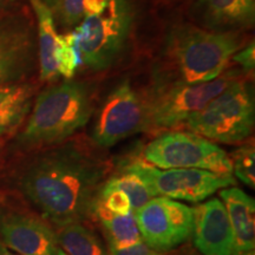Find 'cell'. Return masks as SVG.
<instances>
[{"mask_svg":"<svg viewBox=\"0 0 255 255\" xmlns=\"http://www.w3.org/2000/svg\"><path fill=\"white\" fill-rule=\"evenodd\" d=\"M110 171L109 159L90 144L68 139L53 145L25 169L20 188L41 215L60 228L94 215Z\"/></svg>","mask_w":255,"mask_h":255,"instance_id":"obj_1","label":"cell"},{"mask_svg":"<svg viewBox=\"0 0 255 255\" xmlns=\"http://www.w3.org/2000/svg\"><path fill=\"white\" fill-rule=\"evenodd\" d=\"M240 33L218 32L181 23L168 32L163 46L165 71L155 79L203 83L220 77L232 56L241 49Z\"/></svg>","mask_w":255,"mask_h":255,"instance_id":"obj_2","label":"cell"},{"mask_svg":"<svg viewBox=\"0 0 255 255\" xmlns=\"http://www.w3.org/2000/svg\"><path fill=\"white\" fill-rule=\"evenodd\" d=\"M95 87L89 82L64 79L37 95L30 116L18 137L27 148L53 146L68 141L95 114Z\"/></svg>","mask_w":255,"mask_h":255,"instance_id":"obj_3","label":"cell"},{"mask_svg":"<svg viewBox=\"0 0 255 255\" xmlns=\"http://www.w3.org/2000/svg\"><path fill=\"white\" fill-rule=\"evenodd\" d=\"M135 17L131 0H111L100 13L85 15L70 31L83 65L94 72L113 68L127 51Z\"/></svg>","mask_w":255,"mask_h":255,"instance_id":"obj_4","label":"cell"},{"mask_svg":"<svg viewBox=\"0 0 255 255\" xmlns=\"http://www.w3.org/2000/svg\"><path fill=\"white\" fill-rule=\"evenodd\" d=\"M253 88L247 79L235 78L184 126L212 142L235 144L247 139L254 129Z\"/></svg>","mask_w":255,"mask_h":255,"instance_id":"obj_5","label":"cell"},{"mask_svg":"<svg viewBox=\"0 0 255 255\" xmlns=\"http://www.w3.org/2000/svg\"><path fill=\"white\" fill-rule=\"evenodd\" d=\"M238 78L225 73L210 82L180 83L155 79L148 94L143 95L146 111V131L169 130L184 126L191 115L202 109L227 85Z\"/></svg>","mask_w":255,"mask_h":255,"instance_id":"obj_6","label":"cell"},{"mask_svg":"<svg viewBox=\"0 0 255 255\" xmlns=\"http://www.w3.org/2000/svg\"><path fill=\"white\" fill-rule=\"evenodd\" d=\"M142 158L161 169H201L218 174L233 173L229 155L215 142L195 132L168 131L148 143Z\"/></svg>","mask_w":255,"mask_h":255,"instance_id":"obj_7","label":"cell"},{"mask_svg":"<svg viewBox=\"0 0 255 255\" xmlns=\"http://www.w3.org/2000/svg\"><path fill=\"white\" fill-rule=\"evenodd\" d=\"M121 169L135 174L155 196L200 203L220 189L237 183L229 174H218L201 169H161L142 157L131 159Z\"/></svg>","mask_w":255,"mask_h":255,"instance_id":"obj_8","label":"cell"},{"mask_svg":"<svg viewBox=\"0 0 255 255\" xmlns=\"http://www.w3.org/2000/svg\"><path fill=\"white\" fill-rule=\"evenodd\" d=\"M146 131L145 102L130 79L117 83L96 111L91 139L100 148H110L128 137Z\"/></svg>","mask_w":255,"mask_h":255,"instance_id":"obj_9","label":"cell"},{"mask_svg":"<svg viewBox=\"0 0 255 255\" xmlns=\"http://www.w3.org/2000/svg\"><path fill=\"white\" fill-rule=\"evenodd\" d=\"M132 213L142 241L161 253L180 246L193 235V209L176 200L156 196Z\"/></svg>","mask_w":255,"mask_h":255,"instance_id":"obj_10","label":"cell"},{"mask_svg":"<svg viewBox=\"0 0 255 255\" xmlns=\"http://www.w3.org/2000/svg\"><path fill=\"white\" fill-rule=\"evenodd\" d=\"M37 63L34 24L24 14H0V87L24 83Z\"/></svg>","mask_w":255,"mask_h":255,"instance_id":"obj_11","label":"cell"},{"mask_svg":"<svg viewBox=\"0 0 255 255\" xmlns=\"http://www.w3.org/2000/svg\"><path fill=\"white\" fill-rule=\"evenodd\" d=\"M2 244L19 255H57L56 233L39 218L24 213L0 214Z\"/></svg>","mask_w":255,"mask_h":255,"instance_id":"obj_12","label":"cell"},{"mask_svg":"<svg viewBox=\"0 0 255 255\" xmlns=\"http://www.w3.org/2000/svg\"><path fill=\"white\" fill-rule=\"evenodd\" d=\"M194 244L202 255H233L234 238L227 210L219 199L193 208Z\"/></svg>","mask_w":255,"mask_h":255,"instance_id":"obj_13","label":"cell"},{"mask_svg":"<svg viewBox=\"0 0 255 255\" xmlns=\"http://www.w3.org/2000/svg\"><path fill=\"white\" fill-rule=\"evenodd\" d=\"M194 11L203 28L212 31L240 33L255 23V0H197Z\"/></svg>","mask_w":255,"mask_h":255,"instance_id":"obj_14","label":"cell"},{"mask_svg":"<svg viewBox=\"0 0 255 255\" xmlns=\"http://www.w3.org/2000/svg\"><path fill=\"white\" fill-rule=\"evenodd\" d=\"M223 205L231 223L234 248L233 255H245L255 248V201L244 190L228 187L221 190Z\"/></svg>","mask_w":255,"mask_h":255,"instance_id":"obj_15","label":"cell"},{"mask_svg":"<svg viewBox=\"0 0 255 255\" xmlns=\"http://www.w3.org/2000/svg\"><path fill=\"white\" fill-rule=\"evenodd\" d=\"M34 101V87L19 83L0 87V138L14 132L27 115Z\"/></svg>","mask_w":255,"mask_h":255,"instance_id":"obj_16","label":"cell"},{"mask_svg":"<svg viewBox=\"0 0 255 255\" xmlns=\"http://www.w3.org/2000/svg\"><path fill=\"white\" fill-rule=\"evenodd\" d=\"M28 2L33 8L37 19L36 28L40 79L44 82H55L59 78L53 59L55 41L58 36L56 19L43 0H28Z\"/></svg>","mask_w":255,"mask_h":255,"instance_id":"obj_17","label":"cell"},{"mask_svg":"<svg viewBox=\"0 0 255 255\" xmlns=\"http://www.w3.org/2000/svg\"><path fill=\"white\" fill-rule=\"evenodd\" d=\"M56 235L58 246L68 255H113L100 235L83 222L63 226Z\"/></svg>","mask_w":255,"mask_h":255,"instance_id":"obj_18","label":"cell"},{"mask_svg":"<svg viewBox=\"0 0 255 255\" xmlns=\"http://www.w3.org/2000/svg\"><path fill=\"white\" fill-rule=\"evenodd\" d=\"M94 216L98 218L103 226L110 247H130L142 241L133 213L128 215L115 214L97 200L94 208Z\"/></svg>","mask_w":255,"mask_h":255,"instance_id":"obj_19","label":"cell"},{"mask_svg":"<svg viewBox=\"0 0 255 255\" xmlns=\"http://www.w3.org/2000/svg\"><path fill=\"white\" fill-rule=\"evenodd\" d=\"M104 184L123 190L131 202L132 210L138 209L156 197L141 178L124 169H120L119 173L109 176Z\"/></svg>","mask_w":255,"mask_h":255,"instance_id":"obj_20","label":"cell"},{"mask_svg":"<svg viewBox=\"0 0 255 255\" xmlns=\"http://www.w3.org/2000/svg\"><path fill=\"white\" fill-rule=\"evenodd\" d=\"M53 59L59 77L64 79H72L75 77V73L82 63L70 31L64 34L58 33L57 36L53 49Z\"/></svg>","mask_w":255,"mask_h":255,"instance_id":"obj_21","label":"cell"},{"mask_svg":"<svg viewBox=\"0 0 255 255\" xmlns=\"http://www.w3.org/2000/svg\"><path fill=\"white\" fill-rule=\"evenodd\" d=\"M233 173L246 186L255 188V151L254 146L246 144L239 148L229 156Z\"/></svg>","mask_w":255,"mask_h":255,"instance_id":"obj_22","label":"cell"},{"mask_svg":"<svg viewBox=\"0 0 255 255\" xmlns=\"http://www.w3.org/2000/svg\"><path fill=\"white\" fill-rule=\"evenodd\" d=\"M98 201L111 213L119 215H128L132 213L131 202L123 190L104 184L101 189Z\"/></svg>","mask_w":255,"mask_h":255,"instance_id":"obj_23","label":"cell"},{"mask_svg":"<svg viewBox=\"0 0 255 255\" xmlns=\"http://www.w3.org/2000/svg\"><path fill=\"white\" fill-rule=\"evenodd\" d=\"M84 0H62L60 2L59 13L57 19H59L62 26L66 31H72L84 18Z\"/></svg>","mask_w":255,"mask_h":255,"instance_id":"obj_24","label":"cell"},{"mask_svg":"<svg viewBox=\"0 0 255 255\" xmlns=\"http://www.w3.org/2000/svg\"><path fill=\"white\" fill-rule=\"evenodd\" d=\"M232 60L237 63L242 69V71L252 73L255 68V46L254 40H252L248 45L244 49H239L234 55L232 56Z\"/></svg>","mask_w":255,"mask_h":255,"instance_id":"obj_25","label":"cell"},{"mask_svg":"<svg viewBox=\"0 0 255 255\" xmlns=\"http://www.w3.org/2000/svg\"><path fill=\"white\" fill-rule=\"evenodd\" d=\"M110 247V246H109ZM111 254L113 255H162L161 252L152 250L149 246H146L143 241L137 242L130 247L124 248H115L110 247Z\"/></svg>","mask_w":255,"mask_h":255,"instance_id":"obj_26","label":"cell"},{"mask_svg":"<svg viewBox=\"0 0 255 255\" xmlns=\"http://www.w3.org/2000/svg\"><path fill=\"white\" fill-rule=\"evenodd\" d=\"M45 2V5L49 7V9L52 12L53 17L57 19V15L59 13V8H60V2L62 0H43Z\"/></svg>","mask_w":255,"mask_h":255,"instance_id":"obj_27","label":"cell"},{"mask_svg":"<svg viewBox=\"0 0 255 255\" xmlns=\"http://www.w3.org/2000/svg\"><path fill=\"white\" fill-rule=\"evenodd\" d=\"M15 4V0H0V14L6 13L8 8Z\"/></svg>","mask_w":255,"mask_h":255,"instance_id":"obj_28","label":"cell"},{"mask_svg":"<svg viewBox=\"0 0 255 255\" xmlns=\"http://www.w3.org/2000/svg\"><path fill=\"white\" fill-rule=\"evenodd\" d=\"M0 255H19V254L9 250V248L6 247L4 244H0Z\"/></svg>","mask_w":255,"mask_h":255,"instance_id":"obj_29","label":"cell"},{"mask_svg":"<svg viewBox=\"0 0 255 255\" xmlns=\"http://www.w3.org/2000/svg\"><path fill=\"white\" fill-rule=\"evenodd\" d=\"M57 255H68L66 253H64V252L62 250H58V252H57Z\"/></svg>","mask_w":255,"mask_h":255,"instance_id":"obj_30","label":"cell"},{"mask_svg":"<svg viewBox=\"0 0 255 255\" xmlns=\"http://www.w3.org/2000/svg\"><path fill=\"white\" fill-rule=\"evenodd\" d=\"M245 255H254V252H250V253H247V254H245Z\"/></svg>","mask_w":255,"mask_h":255,"instance_id":"obj_31","label":"cell"},{"mask_svg":"<svg viewBox=\"0 0 255 255\" xmlns=\"http://www.w3.org/2000/svg\"><path fill=\"white\" fill-rule=\"evenodd\" d=\"M0 150H1V144H0Z\"/></svg>","mask_w":255,"mask_h":255,"instance_id":"obj_32","label":"cell"}]
</instances>
